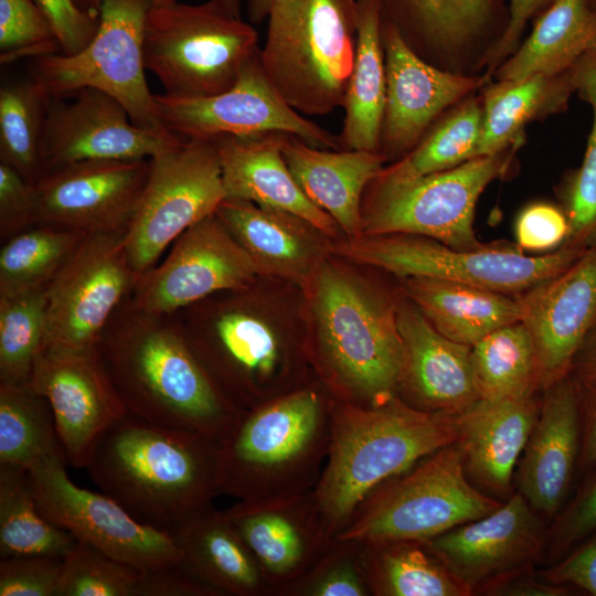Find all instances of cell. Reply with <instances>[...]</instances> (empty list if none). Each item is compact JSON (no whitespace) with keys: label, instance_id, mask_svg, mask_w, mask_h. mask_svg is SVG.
Instances as JSON below:
<instances>
[{"label":"cell","instance_id":"277c9868","mask_svg":"<svg viewBox=\"0 0 596 596\" xmlns=\"http://www.w3.org/2000/svg\"><path fill=\"white\" fill-rule=\"evenodd\" d=\"M332 397L306 384L242 411L219 441L220 496L237 501L315 490L331 436Z\"/></svg>","mask_w":596,"mask_h":596},{"label":"cell","instance_id":"9a60e30c","mask_svg":"<svg viewBox=\"0 0 596 596\" xmlns=\"http://www.w3.org/2000/svg\"><path fill=\"white\" fill-rule=\"evenodd\" d=\"M155 98L162 126L185 140L279 131L317 148L343 150L339 136L306 119L279 95L264 72L259 51L222 93L194 97L163 93Z\"/></svg>","mask_w":596,"mask_h":596},{"label":"cell","instance_id":"8d00e7d4","mask_svg":"<svg viewBox=\"0 0 596 596\" xmlns=\"http://www.w3.org/2000/svg\"><path fill=\"white\" fill-rule=\"evenodd\" d=\"M481 128V96H470L446 111L412 151L375 178L398 182L457 167L476 157Z\"/></svg>","mask_w":596,"mask_h":596},{"label":"cell","instance_id":"ee69618b","mask_svg":"<svg viewBox=\"0 0 596 596\" xmlns=\"http://www.w3.org/2000/svg\"><path fill=\"white\" fill-rule=\"evenodd\" d=\"M46 287L0 296V382L28 383L43 349Z\"/></svg>","mask_w":596,"mask_h":596},{"label":"cell","instance_id":"8fae6325","mask_svg":"<svg viewBox=\"0 0 596 596\" xmlns=\"http://www.w3.org/2000/svg\"><path fill=\"white\" fill-rule=\"evenodd\" d=\"M153 3L105 0L92 41L73 55L33 58L31 78L51 98H66L84 88L100 91L118 100L135 125L166 129L145 74L143 33Z\"/></svg>","mask_w":596,"mask_h":596},{"label":"cell","instance_id":"7bdbcfd3","mask_svg":"<svg viewBox=\"0 0 596 596\" xmlns=\"http://www.w3.org/2000/svg\"><path fill=\"white\" fill-rule=\"evenodd\" d=\"M50 98L32 78L0 89V162L32 184L42 175L41 145Z\"/></svg>","mask_w":596,"mask_h":596},{"label":"cell","instance_id":"6f0895ef","mask_svg":"<svg viewBox=\"0 0 596 596\" xmlns=\"http://www.w3.org/2000/svg\"><path fill=\"white\" fill-rule=\"evenodd\" d=\"M567 586L555 585L533 573L532 565L501 574L479 587L476 594L491 596H563Z\"/></svg>","mask_w":596,"mask_h":596},{"label":"cell","instance_id":"7402d4cb","mask_svg":"<svg viewBox=\"0 0 596 596\" xmlns=\"http://www.w3.org/2000/svg\"><path fill=\"white\" fill-rule=\"evenodd\" d=\"M424 542L473 595L490 579L533 565L545 549L546 531L541 517L517 491L491 513Z\"/></svg>","mask_w":596,"mask_h":596},{"label":"cell","instance_id":"836d02e7","mask_svg":"<svg viewBox=\"0 0 596 596\" xmlns=\"http://www.w3.org/2000/svg\"><path fill=\"white\" fill-rule=\"evenodd\" d=\"M573 93L572 68L488 85L481 96L482 128L476 157L521 146L526 125L565 111Z\"/></svg>","mask_w":596,"mask_h":596},{"label":"cell","instance_id":"4316f807","mask_svg":"<svg viewBox=\"0 0 596 596\" xmlns=\"http://www.w3.org/2000/svg\"><path fill=\"white\" fill-rule=\"evenodd\" d=\"M281 134L270 131L212 139L226 198L292 213L327 237L334 236L340 228L337 222L307 198L292 177L281 153Z\"/></svg>","mask_w":596,"mask_h":596},{"label":"cell","instance_id":"7c38bea8","mask_svg":"<svg viewBox=\"0 0 596 596\" xmlns=\"http://www.w3.org/2000/svg\"><path fill=\"white\" fill-rule=\"evenodd\" d=\"M225 198L212 140L183 139L150 158L147 184L125 233L135 274L155 266L183 232L215 214Z\"/></svg>","mask_w":596,"mask_h":596},{"label":"cell","instance_id":"9f6ffc18","mask_svg":"<svg viewBox=\"0 0 596 596\" xmlns=\"http://www.w3.org/2000/svg\"><path fill=\"white\" fill-rule=\"evenodd\" d=\"M509 19L494 45L488 53L485 65L486 74L491 76L493 72L510 56L520 45V40L529 19L545 4L553 0H508Z\"/></svg>","mask_w":596,"mask_h":596},{"label":"cell","instance_id":"f546056e","mask_svg":"<svg viewBox=\"0 0 596 596\" xmlns=\"http://www.w3.org/2000/svg\"><path fill=\"white\" fill-rule=\"evenodd\" d=\"M496 12L494 0H382L381 15L421 57L458 73L456 64L490 34Z\"/></svg>","mask_w":596,"mask_h":596},{"label":"cell","instance_id":"f1b7e54d","mask_svg":"<svg viewBox=\"0 0 596 596\" xmlns=\"http://www.w3.org/2000/svg\"><path fill=\"white\" fill-rule=\"evenodd\" d=\"M283 157L307 198L327 212L348 237L361 233V203L369 183L387 161L380 151L329 150L283 132Z\"/></svg>","mask_w":596,"mask_h":596},{"label":"cell","instance_id":"11a10c76","mask_svg":"<svg viewBox=\"0 0 596 596\" xmlns=\"http://www.w3.org/2000/svg\"><path fill=\"white\" fill-rule=\"evenodd\" d=\"M138 596H224L204 583L181 562L168 567L142 572Z\"/></svg>","mask_w":596,"mask_h":596},{"label":"cell","instance_id":"4fadbf2b","mask_svg":"<svg viewBox=\"0 0 596 596\" xmlns=\"http://www.w3.org/2000/svg\"><path fill=\"white\" fill-rule=\"evenodd\" d=\"M125 233L86 234L46 286L42 350L85 352L102 334L137 280Z\"/></svg>","mask_w":596,"mask_h":596},{"label":"cell","instance_id":"5b68a950","mask_svg":"<svg viewBox=\"0 0 596 596\" xmlns=\"http://www.w3.org/2000/svg\"><path fill=\"white\" fill-rule=\"evenodd\" d=\"M306 286L317 326L312 359L331 397L374 406L396 395L403 361L396 306L326 259Z\"/></svg>","mask_w":596,"mask_h":596},{"label":"cell","instance_id":"db71d44e","mask_svg":"<svg viewBox=\"0 0 596 596\" xmlns=\"http://www.w3.org/2000/svg\"><path fill=\"white\" fill-rule=\"evenodd\" d=\"M553 566L536 572L552 584L573 586L596 596V535L563 556Z\"/></svg>","mask_w":596,"mask_h":596},{"label":"cell","instance_id":"603a6c76","mask_svg":"<svg viewBox=\"0 0 596 596\" xmlns=\"http://www.w3.org/2000/svg\"><path fill=\"white\" fill-rule=\"evenodd\" d=\"M256 558L270 596L304 576L330 540L313 490L289 497L237 501L223 510Z\"/></svg>","mask_w":596,"mask_h":596},{"label":"cell","instance_id":"681fc988","mask_svg":"<svg viewBox=\"0 0 596 596\" xmlns=\"http://www.w3.org/2000/svg\"><path fill=\"white\" fill-rule=\"evenodd\" d=\"M63 558L18 555L0 561V596H58Z\"/></svg>","mask_w":596,"mask_h":596},{"label":"cell","instance_id":"60d3db41","mask_svg":"<svg viewBox=\"0 0 596 596\" xmlns=\"http://www.w3.org/2000/svg\"><path fill=\"white\" fill-rule=\"evenodd\" d=\"M85 235L36 224L8 238L0 249V296L46 287Z\"/></svg>","mask_w":596,"mask_h":596},{"label":"cell","instance_id":"74e56055","mask_svg":"<svg viewBox=\"0 0 596 596\" xmlns=\"http://www.w3.org/2000/svg\"><path fill=\"white\" fill-rule=\"evenodd\" d=\"M76 539L39 510L26 469L0 466V558H64Z\"/></svg>","mask_w":596,"mask_h":596},{"label":"cell","instance_id":"8992f818","mask_svg":"<svg viewBox=\"0 0 596 596\" xmlns=\"http://www.w3.org/2000/svg\"><path fill=\"white\" fill-rule=\"evenodd\" d=\"M259 50L269 82L299 114L343 107L356 46V0H274Z\"/></svg>","mask_w":596,"mask_h":596},{"label":"cell","instance_id":"f907efd6","mask_svg":"<svg viewBox=\"0 0 596 596\" xmlns=\"http://www.w3.org/2000/svg\"><path fill=\"white\" fill-rule=\"evenodd\" d=\"M514 234L517 245L524 252L554 251L564 244L568 235V221L561 206L533 202L520 211Z\"/></svg>","mask_w":596,"mask_h":596},{"label":"cell","instance_id":"6125c7cd","mask_svg":"<svg viewBox=\"0 0 596 596\" xmlns=\"http://www.w3.org/2000/svg\"><path fill=\"white\" fill-rule=\"evenodd\" d=\"M73 1L76 4V7L81 9L82 11L94 17H99L100 7L105 0H73ZM153 1H155V4H160V3L171 2L172 0H153Z\"/></svg>","mask_w":596,"mask_h":596},{"label":"cell","instance_id":"f6af8a7d","mask_svg":"<svg viewBox=\"0 0 596 596\" xmlns=\"http://www.w3.org/2000/svg\"><path fill=\"white\" fill-rule=\"evenodd\" d=\"M142 572L76 541L63 558L58 596H138Z\"/></svg>","mask_w":596,"mask_h":596},{"label":"cell","instance_id":"ac0fdd59","mask_svg":"<svg viewBox=\"0 0 596 596\" xmlns=\"http://www.w3.org/2000/svg\"><path fill=\"white\" fill-rule=\"evenodd\" d=\"M386 97L379 151L398 160L412 151L447 110L488 84L485 74L467 75L435 66L421 57L397 26L381 15Z\"/></svg>","mask_w":596,"mask_h":596},{"label":"cell","instance_id":"3957f363","mask_svg":"<svg viewBox=\"0 0 596 596\" xmlns=\"http://www.w3.org/2000/svg\"><path fill=\"white\" fill-rule=\"evenodd\" d=\"M456 415L424 412L398 394L374 406L332 398L328 456L313 490L333 540L383 482L456 441Z\"/></svg>","mask_w":596,"mask_h":596},{"label":"cell","instance_id":"ffe728a7","mask_svg":"<svg viewBox=\"0 0 596 596\" xmlns=\"http://www.w3.org/2000/svg\"><path fill=\"white\" fill-rule=\"evenodd\" d=\"M29 383L47 401L65 460L75 468H86L100 436L127 414L97 348L42 350Z\"/></svg>","mask_w":596,"mask_h":596},{"label":"cell","instance_id":"83f0119b","mask_svg":"<svg viewBox=\"0 0 596 596\" xmlns=\"http://www.w3.org/2000/svg\"><path fill=\"white\" fill-rule=\"evenodd\" d=\"M215 214L255 263L259 275L307 285L324 253L326 235L292 213L225 198Z\"/></svg>","mask_w":596,"mask_h":596},{"label":"cell","instance_id":"44dd1931","mask_svg":"<svg viewBox=\"0 0 596 596\" xmlns=\"http://www.w3.org/2000/svg\"><path fill=\"white\" fill-rule=\"evenodd\" d=\"M536 356L540 391L572 373L596 327V246L562 273L518 295Z\"/></svg>","mask_w":596,"mask_h":596},{"label":"cell","instance_id":"2e32d148","mask_svg":"<svg viewBox=\"0 0 596 596\" xmlns=\"http://www.w3.org/2000/svg\"><path fill=\"white\" fill-rule=\"evenodd\" d=\"M160 263L137 277L129 295L145 312L171 315L219 291L248 289L258 269L216 214L183 232Z\"/></svg>","mask_w":596,"mask_h":596},{"label":"cell","instance_id":"b9f144b4","mask_svg":"<svg viewBox=\"0 0 596 596\" xmlns=\"http://www.w3.org/2000/svg\"><path fill=\"white\" fill-rule=\"evenodd\" d=\"M575 93L593 110V125L579 168L568 173L558 189L561 207L568 221L563 245L582 249L596 246V47L572 67Z\"/></svg>","mask_w":596,"mask_h":596},{"label":"cell","instance_id":"7a4b0ae2","mask_svg":"<svg viewBox=\"0 0 596 596\" xmlns=\"http://www.w3.org/2000/svg\"><path fill=\"white\" fill-rule=\"evenodd\" d=\"M85 469L138 521L169 533L220 496L219 441L129 413L100 436Z\"/></svg>","mask_w":596,"mask_h":596},{"label":"cell","instance_id":"be15d7a7","mask_svg":"<svg viewBox=\"0 0 596 596\" xmlns=\"http://www.w3.org/2000/svg\"><path fill=\"white\" fill-rule=\"evenodd\" d=\"M212 1L230 15L241 18L240 11H241L242 0H212Z\"/></svg>","mask_w":596,"mask_h":596},{"label":"cell","instance_id":"f35d334b","mask_svg":"<svg viewBox=\"0 0 596 596\" xmlns=\"http://www.w3.org/2000/svg\"><path fill=\"white\" fill-rule=\"evenodd\" d=\"M479 398L522 397L540 392L531 336L521 321L501 327L471 345Z\"/></svg>","mask_w":596,"mask_h":596},{"label":"cell","instance_id":"ab89813d","mask_svg":"<svg viewBox=\"0 0 596 596\" xmlns=\"http://www.w3.org/2000/svg\"><path fill=\"white\" fill-rule=\"evenodd\" d=\"M57 453L63 450L47 401L29 382H0V466L29 470Z\"/></svg>","mask_w":596,"mask_h":596},{"label":"cell","instance_id":"d6a6232c","mask_svg":"<svg viewBox=\"0 0 596 596\" xmlns=\"http://www.w3.org/2000/svg\"><path fill=\"white\" fill-rule=\"evenodd\" d=\"M595 47L596 0H553L493 75L497 81H518L564 73Z\"/></svg>","mask_w":596,"mask_h":596},{"label":"cell","instance_id":"c3c4849f","mask_svg":"<svg viewBox=\"0 0 596 596\" xmlns=\"http://www.w3.org/2000/svg\"><path fill=\"white\" fill-rule=\"evenodd\" d=\"M596 533V471L554 517L546 532L545 549L551 560H560L584 539Z\"/></svg>","mask_w":596,"mask_h":596},{"label":"cell","instance_id":"f5cc1de1","mask_svg":"<svg viewBox=\"0 0 596 596\" xmlns=\"http://www.w3.org/2000/svg\"><path fill=\"white\" fill-rule=\"evenodd\" d=\"M47 18L60 42L62 54L73 55L83 50L99 26V17L76 7L73 0H34Z\"/></svg>","mask_w":596,"mask_h":596},{"label":"cell","instance_id":"6da1fadb","mask_svg":"<svg viewBox=\"0 0 596 596\" xmlns=\"http://www.w3.org/2000/svg\"><path fill=\"white\" fill-rule=\"evenodd\" d=\"M128 297L114 312L97 345L127 413L221 441L241 411L216 389L180 324L173 322L174 315L141 311Z\"/></svg>","mask_w":596,"mask_h":596},{"label":"cell","instance_id":"484cf974","mask_svg":"<svg viewBox=\"0 0 596 596\" xmlns=\"http://www.w3.org/2000/svg\"><path fill=\"white\" fill-rule=\"evenodd\" d=\"M536 394L479 398L456 414V441L469 480L489 496L511 494L513 471L539 416ZM492 497V496H491Z\"/></svg>","mask_w":596,"mask_h":596},{"label":"cell","instance_id":"680465c9","mask_svg":"<svg viewBox=\"0 0 596 596\" xmlns=\"http://www.w3.org/2000/svg\"><path fill=\"white\" fill-rule=\"evenodd\" d=\"M581 386V385H579ZM582 436L579 467H596V385L581 386Z\"/></svg>","mask_w":596,"mask_h":596},{"label":"cell","instance_id":"5bb4252c","mask_svg":"<svg viewBox=\"0 0 596 596\" xmlns=\"http://www.w3.org/2000/svg\"><path fill=\"white\" fill-rule=\"evenodd\" d=\"M65 462L64 455L57 453L28 470L38 508L47 520L68 531L76 541L141 572L182 561L171 533L138 521L106 493L76 486Z\"/></svg>","mask_w":596,"mask_h":596},{"label":"cell","instance_id":"94428289","mask_svg":"<svg viewBox=\"0 0 596 596\" xmlns=\"http://www.w3.org/2000/svg\"><path fill=\"white\" fill-rule=\"evenodd\" d=\"M274 0H247V13L249 21L260 23L268 17Z\"/></svg>","mask_w":596,"mask_h":596},{"label":"cell","instance_id":"d590c367","mask_svg":"<svg viewBox=\"0 0 596 596\" xmlns=\"http://www.w3.org/2000/svg\"><path fill=\"white\" fill-rule=\"evenodd\" d=\"M363 544L371 596L471 595L424 541L396 540Z\"/></svg>","mask_w":596,"mask_h":596},{"label":"cell","instance_id":"e575fe53","mask_svg":"<svg viewBox=\"0 0 596 596\" xmlns=\"http://www.w3.org/2000/svg\"><path fill=\"white\" fill-rule=\"evenodd\" d=\"M356 46L339 135L343 150L379 151L386 97L382 0H356Z\"/></svg>","mask_w":596,"mask_h":596},{"label":"cell","instance_id":"91938a15","mask_svg":"<svg viewBox=\"0 0 596 596\" xmlns=\"http://www.w3.org/2000/svg\"><path fill=\"white\" fill-rule=\"evenodd\" d=\"M574 369L576 372L575 380L581 386L596 385V327L581 349Z\"/></svg>","mask_w":596,"mask_h":596},{"label":"cell","instance_id":"9c48e42d","mask_svg":"<svg viewBox=\"0 0 596 596\" xmlns=\"http://www.w3.org/2000/svg\"><path fill=\"white\" fill-rule=\"evenodd\" d=\"M521 146L479 156L440 172L406 181L374 178L361 203L360 235L407 234L450 247H483L473 230L477 202L485 189L504 177Z\"/></svg>","mask_w":596,"mask_h":596},{"label":"cell","instance_id":"d4e9b609","mask_svg":"<svg viewBox=\"0 0 596 596\" xmlns=\"http://www.w3.org/2000/svg\"><path fill=\"white\" fill-rule=\"evenodd\" d=\"M396 308L403 347L398 396L417 409L453 415L479 400L471 345L439 333L413 302Z\"/></svg>","mask_w":596,"mask_h":596},{"label":"cell","instance_id":"52a82bcc","mask_svg":"<svg viewBox=\"0 0 596 596\" xmlns=\"http://www.w3.org/2000/svg\"><path fill=\"white\" fill-rule=\"evenodd\" d=\"M501 504L469 480L454 443L379 486L333 540L427 541Z\"/></svg>","mask_w":596,"mask_h":596},{"label":"cell","instance_id":"e0dca14e","mask_svg":"<svg viewBox=\"0 0 596 596\" xmlns=\"http://www.w3.org/2000/svg\"><path fill=\"white\" fill-rule=\"evenodd\" d=\"M149 171L150 159L81 161L46 171L34 184V225L126 232Z\"/></svg>","mask_w":596,"mask_h":596},{"label":"cell","instance_id":"1f68e13d","mask_svg":"<svg viewBox=\"0 0 596 596\" xmlns=\"http://www.w3.org/2000/svg\"><path fill=\"white\" fill-rule=\"evenodd\" d=\"M401 279L409 300L453 341L473 345L492 331L521 320L518 296L433 277Z\"/></svg>","mask_w":596,"mask_h":596},{"label":"cell","instance_id":"cb8c5ba5","mask_svg":"<svg viewBox=\"0 0 596 596\" xmlns=\"http://www.w3.org/2000/svg\"><path fill=\"white\" fill-rule=\"evenodd\" d=\"M581 436V386L570 374L543 391L519 462L518 492L541 518H554L563 504L579 459Z\"/></svg>","mask_w":596,"mask_h":596},{"label":"cell","instance_id":"816d5d0a","mask_svg":"<svg viewBox=\"0 0 596 596\" xmlns=\"http://www.w3.org/2000/svg\"><path fill=\"white\" fill-rule=\"evenodd\" d=\"M35 190L18 171L0 162V235L6 241L34 225Z\"/></svg>","mask_w":596,"mask_h":596},{"label":"cell","instance_id":"4dcf8cb0","mask_svg":"<svg viewBox=\"0 0 596 596\" xmlns=\"http://www.w3.org/2000/svg\"><path fill=\"white\" fill-rule=\"evenodd\" d=\"M171 534L181 564L224 596H270L256 558L223 510L211 505Z\"/></svg>","mask_w":596,"mask_h":596},{"label":"cell","instance_id":"d6986e66","mask_svg":"<svg viewBox=\"0 0 596 596\" xmlns=\"http://www.w3.org/2000/svg\"><path fill=\"white\" fill-rule=\"evenodd\" d=\"M73 97L50 98L42 174L81 161L150 159L183 140L167 129L135 125L125 107L100 91L84 88Z\"/></svg>","mask_w":596,"mask_h":596},{"label":"cell","instance_id":"30bf717a","mask_svg":"<svg viewBox=\"0 0 596 596\" xmlns=\"http://www.w3.org/2000/svg\"><path fill=\"white\" fill-rule=\"evenodd\" d=\"M329 251L400 278H440L518 296L562 273L588 249L562 245L528 255L517 244L492 243L464 251L428 237L389 234L349 237Z\"/></svg>","mask_w":596,"mask_h":596},{"label":"cell","instance_id":"bcb514c9","mask_svg":"<svg viewBox=\"0 0 596 596\" xmlns=\"http://www.w3.org/2000/svg\"><path fill=\"white\" fill-rule=\"evenodd\" d=\"M363 551L362 542L332 540L318 562L280 596H371Z\"/></svg>","mask_w":596,"mask_h":596},{"label":"cell","instance_id":"ba28073f","mask_svg":"<svg viewBox=\"0 0 596 596\" xmlns=\"http://www.w3.org/2000/svg\"><path fill=\"white\" fill-rule=\"evenodd\" d=\"M258 51L256 30L212 0L195 6L153 3L146 19L145 66L171 96L228 89Z\"/></svg>","mask_w":596,"mask_h":596},{"label":"cell","instance_id":"7dc6e473","mask_svg":"<svg viewBox=\"0 0 596 596\" xmlns=\"http://www.w3.org/2000/svg\"><path fill=\"white\" fill-rule=\"evenodd\" d=\"M62 53L56 34L34 0H0V62Z\"/></svg>","mask_w":596,"mask_h":596}]
</instances>
